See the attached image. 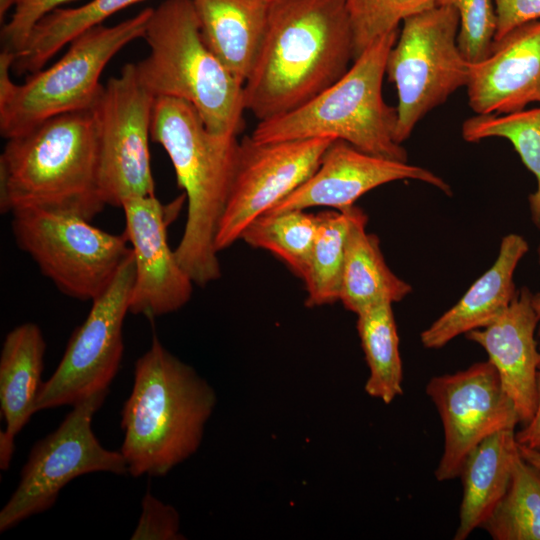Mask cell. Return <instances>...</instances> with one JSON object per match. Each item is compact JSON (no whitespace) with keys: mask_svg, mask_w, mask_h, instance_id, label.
Returning a JSON list of instances; mask_svg holds the SVG:
<instances>
[{"mask_svg":"<svg viewBox=\"0 0 540 540\" xmlns=\"http://www.w3.org/2000/svg\"><path fill=\"white\" fill-rule=\"evenodd\" d=\"M205 42L245 82L262 43L272 0H192Z\"/></svg>","mask_w":540,"mask_h":540,"instance_id":"obj_22","label":"cell"},{"mask_svg":"<svg viewBox=\"0 0 540 540\" xmlns=\"http://www.w3.org/2000/svg\"><path fill=\"white\" fill-rule=\"evenodd\" d=\"M13 0H0V19L3 21L6 13L12 8Z\"/></svg>","mask_w":540,"mask_h":540,"instance_id":"obj_38","label":"cell"},{"mask_svg":"<svg viewBox=\"0 0 540 540\" xmlns=\"http://www.w3.org/2000/svg\"><path fill=\"white\" fill-rule=\"evenodd\" d=\"M132 540H180V515L169 504L154 497L148 489L141 501V515Z\"/></svg>","mask_w":540,"mask_h":540,"instance_id":"obj_33","label":"cell"},{"mask_svg":"<svg viewBox=\"0 0 540 540\" xmlns=\"http://www.w3.org/2000/svg\"><path fill=\"white\" fill-rule=\"evenodd\" d=\"M532 305L538 318L537 335L540 337V292L535 294L533 293Z\"/></svg>","mask_w":540,"mask_h":540,"instance_id":"obj_37","label":"cell"},{"mask_svg":"<svg viewBox=\"0 0 540 540\" xmlns=\"http://www.w3.org/2000/svg\"><path fill=\"white\" fill-rule=\"evenodd\" d=\"M155 97L140 83L134 63L102 86L91 111L98 145V188L106 205L155 195L149 140Z\"/></svg>","mask_w":540,"mask_h":540,"instance_id":"obj_11","label":"cell"},{"mask_svg":"<svg viewBox=\"0 0 540 540\" xmlns=\"http://www.w3.org/2000/svg\"><path fill=\"white\" fill-rule=\"evenodd\" d=\"M334 140L318 137L256 142L250 135L240 140L234 178L215 236L216 251L234 244L253 220L306 181Z\"/></svg>","mask_w":540,"mask_h":540,"instance_id":"obj_13","label":"cell"},{"mask_svg":"<svg viewBox=\"0 0 540 540\" xmlns=\"http://www.w3.org/2000/svg\"><path fill=\"white\" fill-rule=\"evenodd\" d=\"M142 38L150 52L135 70L155 98L190 103L212 133L242 131L244 84L205 42L192 0H164L152 8Z\"/></svg>","mask_w":540,"mask_h":540,"instance_id":"obj_5","label":"cell"},{"mask_svg":"<svg viewBox=\"0 0 540 540\" xmlns=\"http://www.w3.org/2000/svg\"><path fill=\"white\" fill-rule=\"evenodd\" d=\"M352 207L319 213L318 232L302 278L307 292V307L339 301Z\"/></svg>","mask_w":540,"mask_h":540,"instance_id":"obj_28","label":"cell"},{"mask_svg":"<svg viewBox=\"0 0 540 540\" xmlns=\"http://www.w3.org/2000/svg\"><path fill=\"white\" fill-rule=\"evenodd\" d=\"M521 456L540 471V451L518 444Z\"/></svg>","mask_w":540,"mask_h":540,"instance_id":"obj_36","label":"cell"},{"mask_svg":"<svg viewBox=\"0 0 540 540\" xmlns=\"http://www.w3.org/2000/svg\"><path fill=\"white\" fill-rule=\"evenodd\" d=\"M528 250L529 244L522 235L504 236L492 266L420 334L422 345L428 349L442 348L459 335L486 327L500 316L517 293L514 273Z\"/></svg>","mask_w":540,"mask_h":540,"instance_id":"obj_19","label":"cell"},{"mask_svg":"<svg viewBox=\"0 0 540 540\" xmlns=\"http://www.w3.org/2000/svg\"><path fill=\"white\" fill-rule=\"evenodd\" d=\"M46 342L41 329L27 322L5 337L0 356V404L5 430L0 433V468L7 470L15 450V436L36 411L42 385Z\"/></svg>","mask_w":540,"mask_h":540,"instance_id":"obj_20","label":"cell"},{"mask_svg":"<svg viewBox=\"0 0 540 540\" xmlns=\"http://www.w3.org/2000/svg\"><path fill=\"white\" fill-rule=\"evenodd\" d=\"M367 214L351 208L339 301L355 314L380 303H396L408 296L411 285L388 267L379 239L366 230Z\"/></svg>","mask_w":540,"mask_h":540,"instance_id":"obj_23","label":"cell"},{"mask_svg":"<svg viewBox=\"0 0 540 540\" xmlns=\"http://www.w3.org/2000/svg\"><path fill=\"white\" fill-rule=\"evenodd\" d=\"M18 247L65 295L93 301L132 253L125 234L99 229L80 216L38 208L11 212Z\"/></svg>","mask_w":540,"mask_h":540,"instance_id":"obj_9","label":"cell"},{"mask_svg":"<svg viewBox=\"0 0 540 540\" xmlns=\"http://www.w3.org/2000/svg\"><path fill=\"white\" fill-rule=\"evenodd\" d=\"M537 253H538V264H539V267H540V244H539Z\"/></svg>","mask_w":540,"mask_h":540,"instance_id":"obj_39","label":"cell"},{"mask_svg":"<svg viewBox=\"0 0 540 540\" xmlns=\"http://www.w3.org/2000/svg\"><path fill=\"white\" fill-rule=\"evenodd\" d=\"M135 275L131 253L107 290L92 301L88 316L71 335L56 370L42 383L36 411L73 406L109 389L124 352L122 328L129 312Z\"/></svg>","mask_w":540,"mask_h":540,"instance_id":"obj_12","label":"cell"},{"mask_svg":"<svg viewBox=\"0 0 540 540\" xmlns=\"http://www.w3.org/2000/svg\"><path fill=\"white\" fill-rule=\"evenodd\" d=\"M461 134L471 143L502 138L512 144L536 179V189L529 195L528 203L531 220L540 229V107L508 114H475L463 122Z\"/></svg>","mask_w":540,"mask_h":540,"instance_id":"obj_26","label":"cell"},{"mask_svg":"<svg viewBox=\"0 0 540 540\" xmlns=\"http://www.w3.org/2000/svg\"><path fill=\"white\" fill-rule=\"evenodd\" d=\"M398 33L374 40L340 79L304 105L258 121L251 138L275 142L329 137L372 155L408 162L407 151L395 139L396 107L388 105L382 93L387 56Z\"/></svg>","mask_w":540,"mask_h":540,"instance_id":"obj_6","label":"cell"},{"mask_svg":"<svg viewBox=\"0 0 540 540\" xmlns=\"http://www.w3.org/2000/svg\"><path fill=\"white\" fill-rule=\"evenodd\" d=\"M437 0H346L354 34L355 58L374 40L399 30L409 16L432 8Z\"/></svg>","mask_w":540,"mask_h":540,"instance_id":"obj_30","label":"cell"},{"mask_svg":"<svg viewBox=\"0 0 540 540\" xmlns=\"http://www.w3.org/2000/svg\"><path fill=\"white\" fill-rule=\"evenodd\" d=\"M356 316V328L369 367L365 391L390 404L403 393L402 361L392 303L371 305Z\"/></svg>","mask_w":540,"mask_h":540,"instance_id":"obj_25","label":"cell"},{"mask_svg":"<svg viewBox=\"0 0 540 540\" xmlns=\"http://www.w3.org/2000/svg\"><path fill=\"white\" fill-rule=\"evenodd\" d=\"M528 287H522L492 323L465 334L480 345L495 367L502 386L512 400L519 424H528L537 403L540 348L536 341L538 318Z\"/></svg>","mask_w":540,"mask_h":540,"instance_id":"obj_18","label":"cell"},{"mask_svg":"<svg viewBox=\"0 0 540 540\" xmlns=\"http://www.w3.org/2000/svg\"><path fill=\"white\" fill-rule=\"evenodd\" d=\"M519 454L515 429L489 435L467 454L459 474L463 493L455 540H465L488 519L508 488Z\"/></svg>","mask_w":540,"mask_h":540,"instance_id":"obj_21","label":"cell"},{"mask_svg":"<svg viewBox=\"0 0 540 540\" xmlns=\"http://www.w3.org/2000/svg\"><path fill=\"white\" fill-rule=\"evenodd\" d=\"M71 0H13L10 19L2 25V50L13 54L25 45L35 25L46 15Z\"/></svg>","mask_w":540,"mask_h":540,"instance_id":"obj_32","label":"cell"},{"mask_svg":"<svg viewBox=\"0 0 540 540\" xmlns=\"http://www.w3.org/2000/svg\"><path fill=\"white\" fill-rule=\"evenodd\" d=\"M481 528L493 540H540V471L521 454L504 496Z\"/></svg>","mask_w":540,"mask_h":540,"instance_id":"obj_29","label":"cell"},{"mask_svg":"<svg viewBox=\"0 0 540 540\" xmlns=\"http://www.w3.org/2000/svg\"><path fill=\"white\" fill-rule=\"evenodd\" d=\"M318 227L319 213L297 209L268 212L253 220L240 239L254 248L273 253L302 279Z\"/></svg>","mask_w":540,"mask_h":540,"instance_id":"obj_27","label":"cell"},{"mask_svg":"<svg viewBox=\"0 0 540 540\" xmlns=\"http://www.w3.org/2000/svg\"><path fill=\"white\" fill-rule=\"evenodd\" d=\"M216 405L212 386L153 336L121 411V453L134 477L168 474L199 448Z\"/></svg>","mask_w":540,"mask_h":540,"instance_id":"obj_2","label":"cell"},{"mask_svg":"<svg viewBox=\"0 0 540 540\" xmlns=\"http://www.w3.org/2000/svg\"><path fill=\"white\" fill-rule=\"evenodd\" d=\"M354 59L346 0H272L243 85L245 111L258 121L293 111L340 79Z\"/></svg>","mask_w":540,"mask_h":540,"instance_id":"obj_1","label":"cell"},{"mask_svg":"<svg viewBox=\"0 0 540 540\" xmlns=\"http://www.w3.org/2000/svg\"><path fill=\"white\" fill-rule=\"evenodd\" d=\"M516 440L522 446L540 451V365L537 374L536 410L531 421L516 432Z\"/></svg>","mask_w":540,"mask_h":540,"instance_id":"obj_35","label":"cell"},{"mask_svg":"<svg viewBox=\"0 0 540 540\" xmlns=\"http://www.w3.org/2000/svg\"><path fill=\"white\" fill-rule=\"evenodd\" d=\"M466 88L475 114H508L540 103V19L494 40L488 55L470 64Z\"/></svg>","mask_w":540,"mask_h":540,"instance_id":"obj_17","label":"cell"},{"mask_svg":"<svg viewBox=\"0 0 540 540\" xmlns=\"http://www.w3.org/2000/svg\"><path fill=\"white\" fill-rule=\"evenodd\" d=\"M151 11L145 8L113 26L100 24L82 32L57 62L27 75L23 83L10 77L14 54L1 50V136L7 140L49 118L91 109L106 65L128 43L143 37Z\"/></svg>","mask_w":540,"mask_h":540,"instance_id":"obj_7","label":"cell"},{"mask_svg":"<svg viewBox=\"0 0 540 540\" xmlns=\"http://www.w3.org/2000/svg\"><path fill=\"white\" fill-rule=\"evenodd\" d=\"M185 194L169 205L153 196L123 200L126 229L135 261V281L129 312L149 319L185 306L192 295L193 281L178 263L167 239V225L185 200Z\"/></svg>","mask_w":540,"mask_h":540,"instance_id":"obj_15","label":"cell"},{"mask_svg":"<svg viewBox=\"0 0 540 540\" xmlns=\"http://www.w3.org/2000/svg\"><path fill=\"white\" fill-rule=\"evenodd\" d=\"M458 31V13L448 5H435L403 20L385 69L397 91L399 144L430 111L467 86L470 63L459 49Z\"/></svg>","mask_w":540,"mask_h":540,"instance_id":"obj_8","label":"cell"},{"mask_svg":"<svg viewBox=\"0 0 540 540\" xmlns=\"http://www.w3.org/2000/svg\"><path fill=\"white\" fill-rule=\"evenodd\" d=\"M426 394L440 415L444 431V449L435 470L438 481L459 477L467 454L477 444L519 424L515 406L489 360L432 377Z\"/></svg>","mask_w":540,"mask_h":540,"instance_id":"obj_14","label":"cell"},{"mask_svg":"<svg viewBox=\"0 0 540 540\" xmlns=\"http://www.w3.org/2000/svg\"><path fill=\"white\" fill-rule=\"evenodd\" d=\"M497 27L494 40L514 28L540 19V0H493Z\"/></svg>","mask_w":540,"mask_h":540,"instance_id":"obj_34","label":"cell"},{"mask_svg":"<svg viewBox=\"0 0 540 540\" xmlns=\"http://www.w3.org/2000/svg\"><path fill=\"white\" fill-rule=\"evenodd\" d=\"M97 173L91 109L49 118L7 139L0 156V211L38 208L91 221L106 206Z\"/></svg>","mask_w":540,"mask_h":540,"instance_id":"obj_4","label":"cell"},{"mask_svg":"<svg viewBox=\"0 0 540 540\" xmlns=\"http://www.w3.org/2000/svg\"><path fill=\"white\" fill-rule=\"evenodd\" d=\"M400 180H417L446 195L452 194L443 178L424 167L372 155L336 139L325 150L313 174L268 212L316 206L345 210L367 192Z\"/></svg>","mask_w":540,"mask_h":540,"instance_id":"obj_16","label":"cell"},{"mask_svg":"<svg viewBox=\"0 0 540 540\" xmlns=\"http://www.w3.org/2000/svg\"><path fill=\"white\" fill-rule=\"evenodd\" d=\"M436 5L452 6L459 16L457 42L470 63L484 59L491 50L497 27L493 0H437Z\"/></svg>","mask_w":540,"mask_h":540,"instance_id":"obj_31","label":"cell"},{"mask_svg":"<svg viewBox=\"0 0 540 540\" xmlns=\"http://www.w3.org/2000/svg\"><path fill=\"white\" fill-rule=\"evenodd\" d=\"M108 393L96 392L73 405L58 428L34 444L15 491L0 511V532L51 508L62 488L80 475L128 473L122 453L104 448L92 430L93 416Z\"/></svg>","mask_w":540,"mask_h":540,"instance_id":"obj_10","label":"cell"},{"mask_svg":"<svg viewBox=\"0 0 540 540\" xmlns=\"http://www.w3.org/2000/svg\"><path fill=\"white\" fill-rule=\"evenodd\" d=\"M140 1L91 0L82 6L52 11L35 25L23 48L14 54L11 71L20 76L39 71L79 34Z\"/></svg>","mask_w":540,"mask_h":540,"instance_id":"obj_24","label":"cell"},{"mask_svg":"<svg viewBox=\"0 0 540 540\" xmlns=\"http://www.w3.org/2000/svg\"><path fill=\"white\" fill-rule=\"evenodd\" d=\"M150 137L168 154L177 184L188 202L176 259L194 284L206 286L221 276L215 236L234 178L237 136L210 132L197 110L176 98L158 97Z\"/></svg>","mask_w":540,"mask_h":540,"instance_id":"obj_3","label":"cell"}]
</instances>
